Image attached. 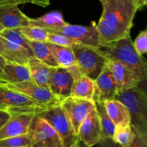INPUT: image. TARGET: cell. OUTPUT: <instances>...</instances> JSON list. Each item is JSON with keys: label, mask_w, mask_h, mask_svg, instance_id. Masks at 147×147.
<instances>
[{"label": "cell", "mask_w": 147, "mask_h": 147, "mask_svg": "<svg viewBox=\"0 0 147 147\" xmlns=\"http://www.w3.org/2000/svg\"><path fill=\"white\" fill-rule=\"evenodd\" d=\"M103 12L96 26L100 47L130 36L134 18L139 10L135 0H99Z\"/></svg>", "instance_id": "obj_1"}, {"label": "cell", "mask_w": 147, "mask_h": 147, "mask_svg": "<svg viewBox=\"0 0 147 147\" xmlns=\"http://www.w3.org/2000/svg\"><path fill=\"white\" fill-rule=\"evenodd\" d=\"M104 53L108 59L119 61L134 72L140 80H146L147 77L146 61L135 49L131 36L121 39L105 47Z\"/></svg>", "instance_id": "obj_2"}, {"label": "cell", "mask_w": 147, "mask_h": 147, "mask_svg": "<svg viewBox=\"0 0 147 147\" xmlns=\"http://www.w3.org/2000/svg\"><path fill=\"white\" fill-rule=\"evenodd\" d=\"M114 99L121 102L129 112L131 126L147 135V96L146 92L136 88L116 93Z\"/></svg>", "instance_id": "obj_3"}, {"label": "cell", "mask_w": 147, "mask_h": 147, "mask_svg": "<svg viewBox=\"0 0 147 147\" xmlns=\"http://www.w3.org/2000/svg\"><path fill=\"white\" fill-rule=\"evenodd\" d=\"M76 64L80 73L96 80L107 63L106 54L99 47L76 44L72 47Z\"/></svg>", "instance_id": "obj_4"}, {"label": "cell", "mask_w": 147, "mask_h": 147, "mask_svg": "<svg viewBox=\"0 0 147 147\" xmlns=\"http://www.w3.org/2000/svg\"><path fill=\"white\" fill-rule=\"evenodd\" d=\"M37 116L44 119L57 133L64 147H68L78 140L71 123L61 104L55 105L40 111Z\"/></svg>", "instance_id": "obj_5"}, {"label": "cell", "mask_w": 147, "mask_h": 147, "mask_svg": "<svg viewBox=\"0 0 147 147\" xmlns=\"http://www.w3.org/2000/svg\"><path fill=\"white\" fill-rule=\"evenodd\" d=\"M50 107V106H49ZM47 108L33 99L0 86V110L12 114L38 112Z\"/></svg>", "instance_id": "obj_6"}, {"label": "cell", "mask_w": 147, "mask_h": 147, "mask_svg": "<svg viewBox=\"0 0 147 147\" xmlns=\"http://www.w3.org/2000/svg\"><path fill=\"white\" fill-rule=\"evenodd\" d=\"M27 135L31 142L30 147H64L57 132L37 114L32 119Z\"/></svg>", "instance_id": "obj_7"}, {"label": "cell", "mask_w": 147, "mask_h": 147, "mask_svg": "<svg viewBox=\"0 0 147 147\" xmlns=\"http://www.w3.org/2000/svg\"><path fill=\"white\" fill-rule=\"evenodd\" d=\"M0 86L13 91L22 93L47 107L60 103V100L54 95L52 94L50 90L40 87L32 80L17 83H9L0 81Z\"/></svg>", "instance_id": "obj_8"}, {"label": "cell", "mask_w": 147, "mask_h": 147, "mask_svg": "<svg viewBox=\"0 0 147 147\" xmlns=\"http://www.w3.org/2000/svg\"><path fill=\"white\" fill-rule=\"evenodd\" d=\"M47 32H56L67 36L78 44L100 48L99 34L96 26H83L70 24L57 30H45Z\"/></svg>", "instance_id": "obj_9"}, {"label": "cell", "mask_w": 147, "mask_h": 147, "mask_svg": "<svg viewBox=\"0 0 147 147\" xmlns=\"http://www.w3.org/2000/svg\"><path fill=\"white\" fill-rule=\"evenodd\" d=\"M60 104L65 111L76 135L82 122L93 109H96L93 100L70 96L62 100Z\"/></svg>", "instance_id": "obj_10"}, {"label": "cell", "mask_w": 147, "mask_h": 147, "mask_svg": "<svg viewBox=\"0 0 147 147\" xmlns=\"http://www.w3.org/2000/svg\"><path fill=\"white\" fill-rule=\"evenodd\" d=\"M79 141L86 147L98 144L102 139L101 126L96 109H93L82 122L78 131Z\"/></svg>", "instance_id": "obj_11"}, {"label": "cell", "mask_w": 147, "mask_h": 147, "mask_svg": "<svg viewBox=\"0 0 147 147\" xmlns=\"http://www.w3.org/2000/svg\"><path fill=\"white\" fill-rule=\"evenodd\" d=\"M106 66L114 78L117 92L138 87L142 83L134 72L120 62L108 59Z\"/></svg>", "instance_id": "obj_12"}, {"label": "cell", "mask_w": 147, "mask_h": 147, "mask_svg": "<svg viewBox=\"0 0 147 147\" xmlns=\"http://www.w3.org/2000/svg\"><path fill=\"white\" fill-rule=\"evenodd\" d=\"M73 83V77L67 68L55 67L49 81V90L61 102L70 96Z\"/></svg>", "instance_id": "obj_13"}, {"label": "cell", "mask_w": 147, "mask_h": 147, "mask_svg": "<svg viewBox=\"0 0 147 147\" xmlns=\"http://www.w3.org/2000/svg\"><path fill=\"white\" fill-rule=\"evenodd\" d=\"M67 69L73 77L70 97L93 100L96 90L94 80L82 74L76 65Z\"/></svg>", "instance_id": "obj_14"}, {"label": "cell", "mask_w": 147, "mask_h": 147, "mask_svg": "<svg viewBox=\"0 0 147 147\" xmlns=\"http://www.w3.org/2000/svg\"><path fill=\"white\" fill-rule=\"evenodd\" d=\"M95 85L96 90L93 102H105L114 98L117 93L116 82L111 72L106 65L95 80Z\"/></svg>", "instance_id": "obj_15"}, {"label": "cell", "mask_w": 147, "mask_h": 147, "mask_svg": "<svg viewBox=\"0 0 147 147\" xmlns=\"http://www.w3.org/2000/svg\"><path fill=\"white\" fill-rule=\"evenodd\" d=\"M34 113L12 114L0 129V139L26 134Z\"/></svg>", "instance_id": "obj_16"}, {"label": "cell", "mask_w": 147, "mask_h": 147, "mask_svg": "<svg viewBox=\"0 0 147 147\" xmlns=\"http://www.w3.org/2000/svg\"><path fill=\"white\" fill-rule=\"evenodd\" d=\"M30 18L17 5L0 7V23L4 29H17L30 24Z\"/></svg>", "instance_id": "obj_17"}, {"label": "cell", "mask_w": 147, "mask_h": 147, "mask_svg": "<svg viewBox=\"0 0 147 147\" xmlns=\"http://www.w3.org/2000/svg\"><path fill=\"white\" fill-rule=\"evenodd\" d=\"M27 65L32 80L40 87L49 90V81L55 67L45 64L34 56L29 59Z\"/></svg>", "instance_id": "obj_18"}, {"label": "cell", "mask_w": 147, "mask_h": 147, "mask_svg": "<svg viewBox=\"0 0 147 147\" xmlns=\"http://www.w3.org/2000/svg\"><path fill=\"white\" fill-rule=\"evenodd\" d=\"M32 80L27 65L7 62L0 74V81L17 83Z\"/></svg>", "instance_id": "obj_19"}, {"label": "cell", "mask_w": 147, "mask_h": 147, "mask_svg": "<svg viewBox=\"0 0 147 147\" xmlns=\"http://www.w3.org/2000/svg\"><path fill=\"white\" fill-rule=\"evenodd\" d=\"M103 103L108 116L116 126L131 125L129 112L121 102L113 98L106 100Z\"/></svg>", "instance_id": "obj_20"}, {"label": "cell", "mask_w": 147, "mask_h": 147, "mask_svg": "<svg viewBox=\"0 0 147 147\" xmlns=\"http://www.w3.org/2000/svg\"><path fill=\"white\" fill-rule=\"evenodd\" d=\"M67 24L63 19V14L57 11H51L40 17L30 18V24L42 27L45 30H57Z\"/></svg>", "instance_id": "obj_21"}, {"label": "cell", "mask_w": 147, "mask_h": 147, "mask_svg": "<svg viewBox=\"0 0 147 147\" xmlns=\"http://www.w3.org/2000/svg\"><path fill=\"white\" fill-rule=\"evenodd\" d=\"M29 45L31 47L33 55L45 64L53 67H58L59 65L56 62L50 47L47 42H34L27 40Z\"/></svg>", "instance_id": "obj_22"}, {"label": "cell", "mask_w": 147, "mask_h": 147, "mask_svg": "<svg viewBox=\"0 0 147 147\" xmlns=\"http://www.w3.org/2000/svg\"><path fill=\"white\" fill-rule=\"evenodd\" d=\"M47 43L59 67L67 68L76 65L74 53L72 50V47L57 45L49 42Z\"/></svg>", "instance_id": "obj_23"}, {"label": "cell", "mask_w": 147, "mask_h": 147, "mask_svg": "<svg viewBox=\"0 0 147 147\" xmlns=\"http://www.w3.org/2000/svg\"><path fill=\"white\" fill-rule=\"evenodd\" d=\"M4 46L9 56V63H15L22 65H27L29 59L32 57V52L24 48L19 45L13 43L1 37Z\"/></svg>", "instance_id": "obj_24"}, {"label": "cell", "mask_w": 147, "mask_h": 147, "mask_svg": "<svg viewBox=\"0 0 147 147\" xmlns=\"http://www.w3.org/2000/svg\"><path fill=\"white\" fill-rule=\"evenodd\" d=\"M96 109L98 114L101 126L102 138H112L114 133L116 125L108 116L103 102H94Z\"/></svg>", "instance_id": "obj_25"}, {"label": "cell", "mask_w": 147, "mask_h": 147, "mask_svg": "<svg viewBox=\"0 0 147 147\" xmlns=\"http://www.w3.org/2000/svg\"><path fill=\"white\" fill-rule=\"evenodd\" d=\"M134 134L131 125L116 126L112 139L123 147H130L133 142Z\"/></svg>", "instance_id": "obj_26"}, {"label": "cell", "mask_w": 147, "mask_h": 147, "mask_svg": "<svg viewBox=\"0 0 147 147\" xmlns=\"http://www.w3.org/2000/svg\"><path fill=\"white\" fill-rule=\"evenodd\" d=\"M18 30L29 41L47 42V32L42 27L29 24L25 27H20Z\"/></svg>", "instance_id": "obj_27"}, {"label": "cell", "mask_w": 147, "mask_h": 147, "mask_svg": "<svg viewBox=\"0 0 147 147\" xmlns=\"http://www.w3.org/2000/svg\"><path fill=\"white\" fill-rule=\"evenodd\" d=\"M0 36L4 37L6 40L11 42L19 45L24 48L32 52L31 50V47L27 42V40L20 33L18 28L12 29V30L4 29L1 32H0Z\"/></svg>", "instance_id": "obj_28"}, {"label": "cell", "mask_w": 147, "mask_h": 147, "mask_svg": "<svg viewBox=\"0 0 147 147\" xmlns=\"http://www.w3.org/2000/svg\"><path fill=\"white\" fill-rule=\"evenodd\" d=\"M31 142L27 134L0 139V147H30Z\"/></svg>", "instance_id": "obj_29"}, {"label": "cell", "mask_w": 147, "mask_h": 147, "mask_svg": "<svg viewBox=\"0 0 147 147\" xmlns=\"http://www.w3.org/2000/svg\"><path fill=\"white\" fill-rule=\"evenodd\" d=\"M47 42L69 47H72L76 44H78L76 41L69 38L67 36L51 32H47Z\"/></svg>", "instance_id": "obj_30"}, {"label": "cell", "mask_w": 147, "mask_h": 147, "mask_svg": "<svg viewBox=\"0 0 147 147\" xmlns=\"http://www.w3.org/2000/svg\"><path fill=\"white\" fill-rule=\"evenodd\" d=\"M134 45L135 49L140 55H144L147 53V30H142L136 37Z\"/></svg>", "instance_id": "obj_31"}, {"label": "cell", "mask_w": 147, "mask_h": 147, "mask_svg": "<svg viewBox=\"0 0 147 147\" xmlns=\"http://www.w3.org/2000/svg\"><path fill=\"white\" fill-rule=\"evenodd\" d=\"M132 128V127H131ZM134 136L130 147H147V135L132 128Z\"/></svg>", "instance_id": "obj_32"}, {"label": "cell", "mask_w": 147, "mask_h": 147, "mask_svg": "<svg viewBox=\"0 0 147 147\" xmlns=\"http://www.w3.org/2000/svg\"><path fill=\"white\" fill-rule=\"evenodd\" d=\"M98 144L100 147H123L116 143L112 138H102Z\"/></svg>", "instance_id": "obj_33"}, {"label": "cell", "mask_w": 147, "mask_h": 147, "mask_svg": "<svg viewBox=\"0 0 147 147\" xmlns=\"http://www.w3.org/2000/svg\"><path fill=\"white\" fill-rule=\"evenodd\" d=\"M31 3V0H0V7L6 5H20Z\"/></svg>", "instance_id": "obj_34"}, {"label": "cell", "mask_w": 147, "mask_h": 147, "mask_svg": "<svg viewBox=\"0 0 147 147\" xmlns=\"http://www.w3.org/2000/svg\"><path fill=\"white\" fill-rule=\"evenodd\" d=\"M11 114L6 111L0 110V129L7 123V121L11 117Z\"/></svg>", "instance_id": "obj_35"}, {"label": "cell", "mask_w": 147, "mask_h": 147, "mask_svg": "<svg viewBox=\"0 0 147 147\" xmlns=\"http://www.w3.org/2000/svg\"><path fill=\"white\" fill-rule=\"evenodd\" d=\"M0 55L4 57L7 62H9V56L8 52H7V50L4 46L1 36H0Z\"/></svg>", "instance_id": "obj_36"}, {"label": "cell", "mask_w": 147, "mask_h": 147, "mask_svg": "<svg viewBox=\"0 0 147 147\" xmlns=\"http://www.w3.org/2000/svg\"><path fill=\"white\" fill-rule=\"evenodd\" d=\"M31 3L42 7H47L50 4V0H31Z\"/></svg>", "instance_id": "obj_37"}, {"label": "cell", "mask_w": 147, "mask_h": 147, "mask_svg": "<svg viewBox=\"0 0 147 147\" xmlns=\"http://www.w3.org/2000/svg\"><path fill=\"white\" fill-rule=\"evenodd\" d=\"M139 9H142L146 6L147 0H135Z\"/></svg>", "instance_id": "obj_38"}, {"label": "cell", "mask_w": 147, "mask_h": 147, "mask_svg": "<svg viewBox=\"0 0 147 147\" xmlns=\"http://www.w3.org/2000/svg\"><path fill=\"white\" fill-rule=\"evenodd\" d=\"M7 63V60H6L4 57H3L2 56L0 55V74L2 72L3 68H4V66L5 65L6 63Z\"/></svg>", "instance_id": "obj_39"}, {"label": "cell", "mask_w": 147, "mask_h": 147, "mask_svg": "<svg viewBox=\"0 0 147 147\" xmlns=\"http://www.w3.org/2000/svg\"><path fill=\"white\" fill-rule=\"evenodd\" d=\"M80 143H81V142H80V141H79V139H78V140L77 142H75V143L73 144H72L71 146H68V147H81Z\"/></svg>", "instance_id": "obj_40"}, {"label": "cell", "mask_w": 147, "mask_h": 147, "mask_svg": "<svg viewBox=\"0 0 147 147\" xmlns=\"http://www.w3.org/2000/svg\"><path fill=\"white\" fill-rule=\"evenodd\" d=\"M4 30V27H3V26L1 25V23H0V32H2Z\"/></svg>", "instance_id": "obj_41"}]
</instances>
